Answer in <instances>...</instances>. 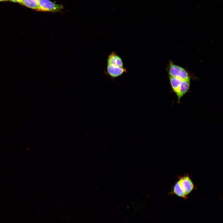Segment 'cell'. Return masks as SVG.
Segmentation results:
<instances>
[{"instance_id":"1","label":"cell","mask_w":223,"mask_h":223,"mask_svg":"<svg viewBox=\"0 0 223 223\" xmlns=\"http://www.w3.org/2000/svg\"><path fill=\"white\" fill-rule=\"evenodd\" d=\"M167 71L169 77L189 81H190L192 78L190 74L185 69L176 64L172 61L169 62Z\"/></svg>"},{"instance_id":"2","label":"cell","mask_w":223,"mask_h":223,"mask_svg":"<svg viewBox=\"0 0 223 223\" xmlns=\"http://www.w3.org/2000/svg\"><path fill=\"white\" fill-rule=\"evenodd\" d=\"M38 11L51 13L61 12L63 6L53 2L50 0H38Z\"/></svg>"},{"instance_id":"3","label":"cell","mask_w":223,"mask_h":223,"mask_svg":"<svg viewBox=\"0 0 223 223\" xmlns=\"http://www.w3.org/2000/svg\"><path fill=\"white\" fill-rule=\"evenodd\" d=\"M177 178L181 189L188 197V195L196 189L190 176L188 174L185 173L183 176H178Z\"/></svg>"},{"instance_id":"4","label":"cell","mask_w":223,"mask_h":223,"mask_svg":"<svg viewBox=\"0 0 223 223\" xmlns=\"http://www.w3.org/2000/svg\"><path fill=\"white\" fill-rule=\"evenodd\" d=\"M106 74L112 78L118 77L127 72L126 69L115 64H107Z\"/></svg>"},{"instance_id":"5","label":"cell","mask_w":223,"mask_h":223,"mask_svg":"<svg viewBox=\"0 0 223 223\" xmlns=\"http://www.w3.org/2000/svg\"><path fill=\"white\" fill-rule=\"evenodd\" d=\"M107 64H115L124 67L121 58L115 52H111L109 55L107 61Z\"/></svg>"},{"instance_id":"6","label":"cell","mask_w":223,"mask_h":223,"mask_svg":"<svg viewBox=\"0 0 223 223\" xmlns=\"http://www.w3.org/2000/svg\"><path fill=\"white\" fill-rule=\"evenodd\" d=\"M19 3L27 7L38 11V0H21Z\"/></svg>"},{"instance_id":"7","label":"cell","mask_w":223,"mask_h":223,"mask_svg":"<svg viewBox=\"0 0 223 223\" xmlns=\"http://www.w3.org/2000/svg\"><path fill=\"white\" fill-rule=\"evenodd\" d=\"M9 0V1H10L13 2L19 3V2H20V1L21 0Z\"/></svg>"},{"instance_id":"8","label":"cell","mask_w":223,"mask_h":223,"mask_svg":"<svg viewBox=\"0 0 223 223\" xmlns=\"http://www.w3.org/2000/svg\"><path fill=\"white\" fill-rule=\"evenodd\" d=\"M7 1V0H0V2Z\"/></svg>"},{"instance_id":"9","label":"cell","mask_w":223,"mask_h":223,"mask_svg":"<svg viewBox=\"0 0 223 223\" xmlns=\"http://www.w3.org/2000/svg\"></svg>"}]
</instances>
